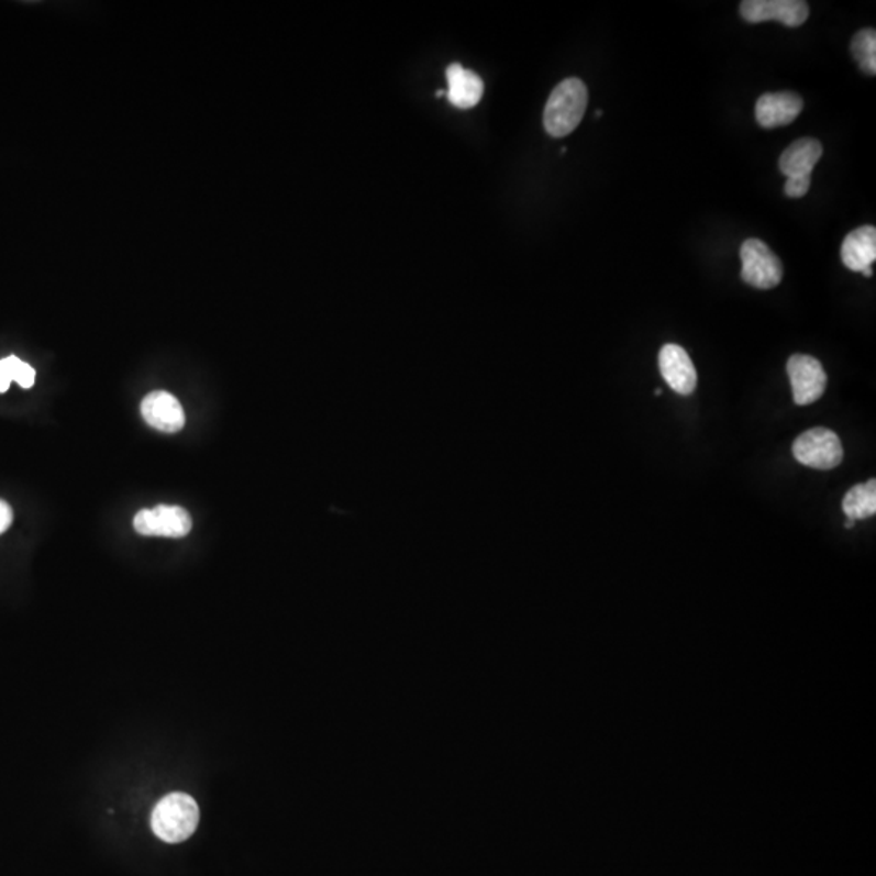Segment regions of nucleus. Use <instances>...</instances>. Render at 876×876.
I'll list each match as a JSON object with an SVG mask.
<instances>
[{
    "label": "nucleus",
    "instance_id": "1",
    "mask_svg": "<svg viewBox=\"0 0 876 876\" xmlns=\"http://www.w3.org/2000/svg\"><path fill=\"white\" fill-rule=\"evenodd\" d=\"M588 88L579 78H567L548 97L544 109V127L554 138L570 135L585 118Z\"/></svg>",
    "mask_w": 876,
    "mask_h": 876
},
{
    "label": "nucleus",
    "instance_id": "2",
    "mask_svg": "<svg viewBox=\"0 0 876 876\" xmlns=\"http://www.w3.org/2000/svg\"><path fill=\"white\" fill-rule=\"evenodd\" d=\"M200 810L189 794L173 792L156 803L152 813V830L168 844L182 843L196 833Z\"/></svg>",
    "mask_w": 876,
    "mask_h": 876
},
{
    "label": "nucleus",
    "instance_id": "3",
    "mask_svg": "<svg viewBox=\"0 0 876 876\" xmlns=\"http://www.w3.org/2000/svg\"><path fill=\"white\" fill-rule=\"evenodd\" d=\"M792 453L800 465L821 469V472L836 468L844 458L843 443L840 437L830 429L824 428H814L803 432L794 442Z\"/></svg>",
    "mask_w": 876,
    "mask_h": 876
},
{
    "label": "nucleus",
    "instance_id": "4",
    "mask_svg": "<svg viewBox=\"0 0 876 876\" xmlns=\"http://www.w3.org/2000/svg\"><path fill=\"white\" fill-rule=\"evenodd\" d=\"M742 279L756 289H773L783 281L779 257L759 239H746L741 247Z\"/></svg>",
    "mask_w": 876,
    "mask_h": 876
},
{
    "label": "nucleus",
    "instance_id": "5",
    "mask_svg": "<svg viewBox=\"0 0 876 876\" xmlns=\"http://www.w3.org/2000/svg\"><path fill=\"white\" fill-rule=\"evenodd\" d=\"M134 530L142 536L180 540L192 531V518L182 507L158 506L153 510L146 508L135 514Z\"/></svg>",
    "mask_w": 876,
    "mask_h": 876
},
{
    "label": "nucleus",
    "instance_id": "6",
    "mask_svg": "<svg viewBox=\"0 0 876 876\" xmlns=\"http://www.w3.org/2000/svg\"><path fill=\"white\" fill-rule=\"evenodd\" d=\"M794 401L799 406L814 403L827 390L828 377L820 361L806 354H796L787 363Z\"/></svg>",
    "mask_w": 876,
    "mask_h": 876
},
{
    "label": "nucleus",
    "instance_id": "7",
    "mask_svg": "<svg viewBox=\"0 0 876 876\" xmlns=\"http://www.w3.org/2000/svg\"><path fill=\"white\" fill-rule=\"evenodd\" d=\"M743 20L749 23L779 22L797 29L809 19V3L802 0H745L741 3Z\"/></svg>",
    "mask_w": 876,
    "mask_h": 876
},
{
    "label": "nucleus",
    "instance_id": "8",
    "mask_svg": "<svg viewBox=\"0 0 876 876\" xmlns=\"http://www.w3.org/2000/svg\"><path fill=\"white\" fill-rule=\"evenodd\" d=\"M142 415L149 428L165 434H176L186 425V412L174 395L168 391H153L142 401Z\"/></svg>",
    "mask_w": 876,
    "mask_h": 876
},
{
    "label": "nucleus",
    "instance_id": "9",
    "mask_svg": "<svg viewBox=\"0 0 876 876\" xmlns=\"http://www.w3.org/2000/svg\"><path fill=\"white\" fill-rule=\"evenodd\" d=\"M659 370L675 393L688 397L697 388L698 375L690 356L678 344H666L659 353Z\"/></svg>",
    "mask_w": 876,
    "mask_h": 876
},
{
    "label": "nucleus",
    "instance_id": "10",
    "mask_svg": "<svg viewBox=\"0 0 876 876\" xmlns=\"http://www.w3.org/2000/svg\"><path fill=\"white\" fill-rule=\"evenodd\" d=\"M803 109V100L792 91L765 93L756 102V121L763 129L792 124Z\"/></svg>",
    "mask_w": 876,
    "mask_h": 876
},
{
    "label": "nucleus",
    "instance_id": "11",
    "mask_svg": "<svg viewBox=\"0 0 876 876\" xmlns=\"http://www.w3.org/2000/svg\"><path fill=\"white\" fill-rule=\"evenodd\" d=\"M823 155V145L818 140L806 138L797 140L792 145L787 146L779 159V169L787 179L792 177H811L814 166Z\"/></svg>",
    "mask_w": 876,
    "mask_h": 876
},
{
    "label": "nucleus",
    "instance_id": "12",
    "mask_svg": "<svg viewBox=\"0 0 876 876\" xmlns=\"http://www.w3.org/2000/svg\"><path fill=\"white\" fill-rule=\"evenodd\" d=\"M841 260L852 271L862 273L872 268L876 260L875 226L857 228L847 234L841 247Z\"/></svg>",
    "mask_w": 876,
    "mask_h": 876
},
{
    "label": "nucleus",
    "instance_id": "13",
    "mask_svg": "<svg viewBox=\"0 0 876 876\" xmlns=\"http://www.w3.org/2000/svg\"><path fill=\"white\" fill-rule=\"evenodd\" d=\"M446 80H448L446 97L455 108L472 109L479 104L484 95V84L479 75L459 64H452L446 68Z\"/></svg>",
    "mask_w": 876,
    "mask_h": 876
},
{
    "label": "nucleus",
    "instance_id": "14",
    "mask_svg": "<svg viewBox=\"0 0 876 876\" xmlns=\"http://www.w3.org/2000/svg\"><path fill=\"white\" fill-rule=\"evenodd\" d=\"M843 511L847 520L858 521L875 517L876 513V480L858 484L845 494Z\"/></svg>",
    "mask_w": 876,
    "mask_h": 876
},
{
    "label": "nucleus",
    "instance_id": "15",
    "mask_svg": "<svg viewBox=\"0 0 876 876\" xmlns=\"http://www.w3.org/2000/svg\"><path fill=\"white\" fill-rule=\"evenodd\" d=\"M34 378H36V370L19 357L9 356L0 359V393H5L12 381H16L20 387L29 390L34 385Z\"/></svg>",
    "mask_w": 876,
    "mask_h": 876
},
{
    "label": "nucleus",
    "instance_id": "16",
    "mask_svg": "<svg viewBox=\"0 0 876 876\" xmlns=\"http://www.w3.org/2000/svg\"><path fill=\"white\" fill-rule=\"evenodd\" d=\"M852 56L857 60L862 70L868 75L876 74V32L875 30H862L852 37Z\"/></svg>",
    "mask_w": 876,
    "mask_h": 876
},
{
    "label": "nucleus",
    "instance_id": "17",
    "mask_svg": "<svg viewBox=\"0 0 876 876\" xmlns=\"http://www.w3.org/2000/svg\"><path fill=\"white\" fill-rule=\"evenodd\" d=\"M811 186V177H792V179L786 180V186H784V192H786L787 197L790 199H802L809 193Z\"/></svg>",
    "mask_w": 876,
    "mask_h": 876
},
{
    "label": "nucleus",
    "instance_id": "18",
    "mask_svg": "<svg viewBox=\"0 0 876 876\" xmlns=\"http://www.w3.org/2000/svg\"><path fill=\"white\" fill-rule=\"evenodd\" d=\"M12 521H13L12 507H10L9 503L3 502V500H0V534H3L5 533L7 530H9L10 524H12Z\"/></svg>",
    "mask_w": 876,
    "mask_h": 876
},
{
    "label": "nucleus",
    "instance_id": "19",
    "mask_svg": "<svg viewBox=\"0 0 876 876\" xmlns=\"http://www.w3.org/2000/svg\"><path fill=\"white\" fill-rule=\"evenodd\" d=\"M854 523L855 521L847 520L845 521V528H847V530H852V528H854Z\"/></svg>",
    "mask_w": 876,
    "mask_h": 876
},
{
    "label": "nucleus",
    "instance_id": "20",
    "mask_svg": "<svg viewBox=\"0 0 876 876\" xmlns=\"http://www.w3.org/2000/svg\"><path fill=\"white\" fill-rule=\"evenodd\" d=\"M862 273H864V275H865V276H872V275H874V270H872V268H867V270H865V271H862Z\"/></svg>",
    "mask_w": 876,
    "mask_h": 876
},
{
    "label": "nucleus",
    "instance_id": "21",
    "mask_svg": "<svg viewBox=\"0 0 876 876\" xmlns=\"http://www.w3.org/2000/svg\"><path fill=\"white\" fill-rule=\"evenodd\" d=\"M654 393H656V397H659V395L663 393V390H661V388H657V390L654 391Z\"/></svg>",
    "mask_w": 876,
    "mask_h": 876
}]
</instances>
